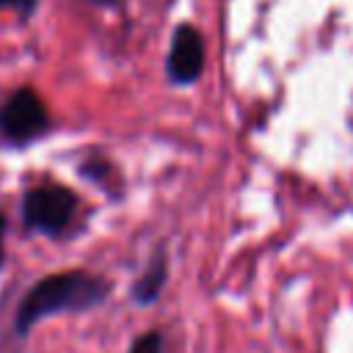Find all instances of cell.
Masks as SVG:
<instances>
[{"label":"cell","instance_id":"1","mask_svg":"<svg viewBox=\"0 0 353 353\" xmlns=\"http://www.w3.org/2000/svg\"><path fill=\"white\" fill-rule=\"evenodd\" d=\"M113 292V281L91 270H58L28 287L14 309V334L25 339L33 325L55 314H85L108 303Z\"/></svg>","mask_w":353,"mask_h":353},{"label":"cell","instance_id":"5","mask_svg":"<svg viewBox=\"0 0 353 353\" xmlns=\"http://www.w3.org/2000/svg\"><path fill=\"white\" fill-rule=\"evenodd\" d=\"M165 284H168V254H165V248H157L149 256V262L143 265V270L135 276V281L130 287V301L141 309L154 306L160 301Z\"/></svg>","mask_w":353,"mask_h":353},{"label":"cell","instance_id":"7","mask_svg":"<svg viewBox=\"0 0 353 353\" xmlns=\"http://www.w3.org/2000/svg\"><path fill=\"white\" fill-rule=\"evenodd\" d=\"M127 353H165V336H163V331L160 328H146L143 334H138L130 342Z\"/></svg>","mask_w":353,"mask_h":353},{"label":"cell","instance_id":"3","mask_svg":"<svg viewBox=\"0 0 353 353\" xmlns=\"http://www.w3.org/2000/svg\"><path fill=\"white\" fill-rule=\"evenodd\" d=\"M50 130V113L41 97L22 85L0 105V135L14 146H25Z\"/></svg>","mask_w":353,"mask_h":353},{"label":"cell","instance_id":"9","mask_svg":"<svg viewBox=\"0 0 353 353\" xmlns=\"http://www.w3.org/2000/svg\"><path fill=\"white\" fill-rule=\"evenodd\" d=\"M6 232H8V218L0 212V268L6 262Z\"/></svg>","mask_w":353,"mask_h":353},{"label":"cell","instance_id":"6","mask_svg":"<svg viewBox=\"0 0 353 353\" xmlns=\"http://www.w3.org/2000/svg\"><path fill=\"white\" fill-rule=\"evenodd\" d=\"M77 171H80L83 179L99 185L105 193H110V196H119V193H121V190H119V174H116V168H113L110 160L91 154V157H85V160L77 165Z\"/></svg>","mask_w":353,"mask_h":353},{"label":"cell","instance_id":"4","mask_svg":"<svg viewBox=\"0 0 353 353\" xmlns=\"http://www.w3.org/2000/svg\"><path fill=\"white\" fill-rule=\"evenodd\" d=\"M165 72L174 85H190L204 72V39L193 25H179L171 36Z\"/></svg>","mask_w":353,"mask_h":353},{"label":"cell","instance_id":"10","mask_svg":"<svg viewBox=\"0 0 353 353\" xmlns=\"http://www.w3.org/2000/svg\"><path fill=\"white\" fill-rule=\"evenodd\" d=\"M85 3H94V6H116V0H85Z\"/></svg>","mask_w":353,"mask_h":353},{"label":"cell","instance_id":"2","mask_svg":"<svg viewBox=\"0 0 353 353\" xmlns=\"http://www.w3.org/2000/svg\"><path fill=\"white\" fill-rule=\"evenodd\" d=\"M77 210H80V199L72 188L44 182V185L30 188L22 196L19 218H22L25 232H36L44 237H61L72 226Z\"/></svg>","mask_w":353,"mask_h":353},{"label":"cell","instance_id":"8","mask_svg":"<svg viewBox=\"0 0 353 353\" xmlns=\"http://www.w3.org/2000/svg\"><path fill=\"white\" fill-rule=\"evenodd\" d=\"M39 8V0H0V11H17L22 17H30Z\"/></svg>","mask_w":353,"mask_h":353}]
</instances>
